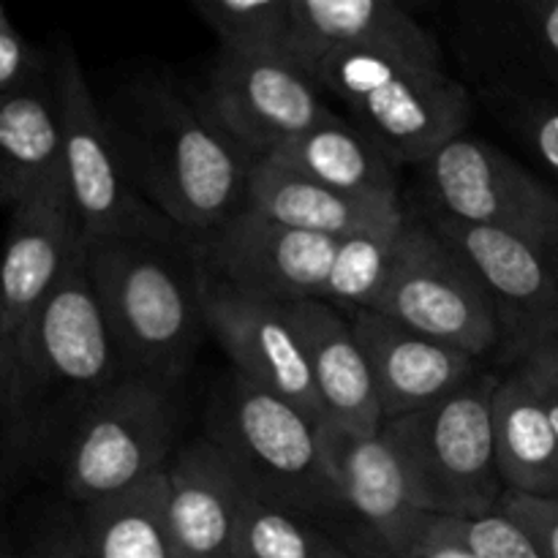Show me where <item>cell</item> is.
Segmentation results:
<instances>
[{
    "label": "cell",
    "mask_w": 558,
    "mask_h": 558,
    "mask_svg": "<svg viewBox=\"0 0 558 558\" xmlns=\"http://www.w3.org/2000/svg\"><path fill=\"white\" fill-rule=\"evenodd\" d=\"M101 109L134 189L191 243L245 210L251 167L172 82L142 74Z\"/></svg>",
    "instance_id": "cell-1"
},
{
    "label": "cell",
    "mask_w": 558,
    "mask_h": 558,
    "mask_svg": "<svg viewBox=\"0 0 558 558\" xmlns=\"http://www.w3.org/2000/svg\"><path fill=\"white\" fill-rule=\"evenodd\" d=\"M16 381L0 425V477L36 472L60 430L129 376L98 305L87 248L16 332Z\"/></svg>",
    "instance_id": "cell-2"
},
{
    "label": "cell",
    "mask_w": 558,
    "mask_h": 558,
    "mask_svg": "<svg viewBox=\"0 0 558 558\" xmlns=\"http://www.w3.org/2000/svg\"><path fill=\"white\" fill-rule=\"evenodd\" d=\"M87 270L125 374L183 387L207 336L196 245L183 234L93 240Z\"/></svg>",
    "instance_id": "cell-3"
},
{
    "label": "cell",
    "mask_w": 558,
    "mask_h": 558,
    "mask_svg": "<svg viewBox=\"0 0 558 558\" xmlns=\"http://www.w3.org/2000/svg\"><path fill=\"white\" fill-rule=\"evenodd\" d=\"M319 425L294 403L229 371L207 392L202 439L221 452L248 494L341 543L343 510Z\"/></svg>",
    "instance_id": "cell-4"
},
{
    "label": "cell",
    "mask_w": 558,
    "mask_h": 558,
    "mask_svg": "<svg viewBox=\"0 0 558 558\" xmlns=\"http://www.w3.org/2000/svg\"><path fill=\"white\" fill-rule=\"evenodd\" d=\"M180 420V387L123 376L60 430L36 474H52L74 507L118 499L167 472Z\"/></svg>",
    "instance_id": "cell-5"
},
{
    "label": "cell",
    "mask_w": 558,
    "mask_h": 558,
    "mask_svg": "<svg viewBox=\"0 0 558 558\" xmlns=\"http://www.w3.org/2000/svg\"><path fill=\"white\" fill-rule=\"evenodd\" d=\"M322 93L336 96L398 169L420 167L466 134L472 96L441 60L390 49H349L311 71Z\"/></svg>",
    "instance_id": "cell-6"
},
{
    "label": "cell",
    "mask_w": 558,
    "mask_h": 558,
    "mask_svg": "<svg viewBox=\"0 0 558 558\" xmlns=\"http://www.w3.org/2000/svg\"><path fill=\"white\" fill-rule=\"evenodd\" d=\"M499 376L496 368L483 371L441 401L381 425L425 515L474 518L499 507L505 496L494 447Z\"/></svg>",
    "instance_id": "cell-7"
},
{
    "label": "cell",
    "mask_w": 558,
    "mask_h": 558,
    "mask_svg": "<svg viewBox=\"0 0 558 558\" xmlns=\"http://www.w3.org/2000/svg\"><path fill=\"white\" fill-rule=\"evenodd\" d=\"M63 174L87 243L180 234L140 196L125 174L104 109L69 41L54 49Z\"/></svg>",
    "instance_id": "cell-8"
},
{
    "label": "cell",
    "mask_w": 558,
    "mask_h": 558,
    "mask_svg": "<svg viewBox=\"0 0 558 558\" xmlns=\"http://www.w3.org/2000/svg\"><path fill=\"white\" fill-rule=\"evenodd\" d=\"M196 107L251 169L332 112L314 76L287 54L221 49Z\"/></svg>",
    "instance_id": "cell-9"
},
{
    "label": "cell",
    "mask_w": 558,
    "mask_h": 558,
    "mask_svg": "<svg viewBox=\"0 0 558 558\" xmlns=\"http://www.w3.org/2000/svg\"><path fill=\"white\" fill-rule=\"evenodd\" d=\"M371 311L463 349L488 365L496 354L507 357L499 314L425 218H409L390 281Z\"/></svg>",
    "instance_id": "cell-10"
},
{
    "label": "cell",
    "mask_w": 558,
    "mask_h": 558,
    "mask_svg": "<svg viewBox=\"0 0 558 558\" xmlns=\"http://www.w3.org/2000/svg\"><path fill=\"white\" fill-rule=\"evenodd\" d=\"M420 172L436 216L505 229L543 248L558 238V191L490 142L461 134Z\"/></svg>",
    "instance_id": "cell-11"
},
{
    "label": "cell",
    "mask_w": 558,
    "mask_h": 558,
    "mask_svg": "<svg viewBox=\"0 0 558 558\" xmlns=\"http://www.w3.org/2000/svg\"><path fill=\"white\" fill-rule=\"evenodd\" d=\"M319 434L343 510L341 545L354 558H398L428 515L414 501L396 447L381 430L357 434L327 420Z\"/></svg>",
    "instance_id": "cell-12"
},
{
    "label": "cell",
    "mask_w": 558,
    "mask_h": 558,
    "mask_svg": "<svg viewBox=\"0 0 558 558\" xmlns=\"http://www.w3.org/2000/svg\"><path fill=\"white\" fill-rule=\"evenodd\" d=\"M425 223L472 272L499 314L510 363L554 336L558 330V283L543 245L505 229L474 227L436 213H428Z\"/></svg>",
    "instance_id": "cell-13"
},
{
    "label": "cell",
    "mask_w": 558,
    "mask_h": 558,
    "mask_svg": "<svg viewBox=\"0 0 558 558\" xmlns=\"http://www.w3.org/2000/svg\"><path fill=\"white\" fill-rule=\"evenodd\" d=\"M202 308L207 336L216 338L232 371L322 423L308 357L289 303L240 292L202 267Z\"/></svg>",
    "instance_id": "cell-14"
},
{
    "label": "cell",
    "mask_w": 558,
    "mask_h": 558,
    "mask_svg": "<svg viewBox=\"0 0 558 558\" xmlns=\"http://www.w3.org/2000/svg\"><path fill=\"white\" fill-rule=\"evenodd\" d=\"M194 245L207 272L276 303L322 298L336 254L332 238L298 232L248 207Z\"/></svg>",
    "instance_id": "cell-15"
},
{
    "label": "cell",
    "mask_w": 558,
    "mask_h": 558,
    "mask_svg": "<svg viewBox=\"0 0 558 558\" xmlns=\"http://www.w3.org/2000/svg\"><path fill=\"white\" fill-rule=\"evenodd\" d=\"M85 248V232L60 169L11 210L0 254V325L11 336L41 308Z\"/></svg>",
    "instance_id": "cell-16"
},
{
    "label": "cell",
    "mask_w": 558,
    "mask_h": 558,
    "mask_svg": "<svg viewBox=\"0 0 558 558\" xmlns=\"http://www.w3.org/2000/svg\"><path fill=\"white\" fill-rule=\"evenodd\" d=\"M347 316L374 368L385 423L420 412L494 368L463 349L423 336L376 311H349Z\"/></svg>",
    "instance_id": "cell-17"
},
{
    "label": "cell",
    "mask_w": 558,
    "mask_h": 558,
    "mask_svg": "<svg viewBox=\"0 0 558 558\" xmlns=\"http://www.w3.org/2000/svg\"><path fill=\"white\" fill-rule=\"evenodd\" d=\"M169 532L174 558H234L245 485L207 439L183 445L169 463Z\"/></svg>",
    "instance_id": "cell-18"
},
{
    "label": "cell",
    "mask_w": 558,
    "mask_h": 558,
    "mask_svg": "<svg viewBox=\"0 0 558 558\" xmlns=\"http://www.w3.org/2000/svg\"><path fill=\"white\" fill-rule=\"evenodd\" d=\"M349 49L439 60L434 36L396 0H289L287 54L305 74Z\"/></svg>",
    "instance_id": "cell-19"
},
{
    "label": "cell",
    "mask_w": 558,
    "mask_h": 558,
    "mask_svg": "<svg viewBox=\"0 0 558 558\" xmlns=\"http://www.w3.org/2000/svg\"><path fill=\"white\" fill-rule=\"evenodd\" d=\"M289 311L303 338L322 420L357 434L381 430L374 368L349 316L319 298L289 303Z\"/></svg>",
    "instance_id": "cell-20"
},
{
    "label": "cell",
    "mask_w": 558,
    "mask_h": 558,
    "mask_svg": "<svg viewBox=\"0 0 558 558\" xmlns=\"http://www.w3.org/2000/svg\"><path fill=\"white\" fill-rule=\"evenodd\" d=\"M245 207L298 232L341 240L365 229L401 223L409 216L401 196H352L332 191L278 161L256 163L248 178Z\"/></svg>",
    "instance_id": "cell-21"
},
{
    "label": "cell",
    "mask_w": 558,
    "mask_h": 558,
    "mask_svg": "<svg viewBox=\"0 0 558 558\" xmlns=\"http://www.w3.org/2000/svg\"><path fill=\"white\" fill-rule=\"evenodd\" d=\"M63 169L54 65L0 96V207L20 202Z\"/></svg>",
    "instance_id": "cell-22"
},
{
    "label": "cell",
    "mask_w": 558,
    "mask_h": 558,
    "mask_svg": "<svg viewBox=\"0 0 558 558\" xmlns=\"http://www.w3.org/2000/svg\"><path fill=\"white\" fill-rule=\"evenodd\" d=\"M496 469L505 490L558 496V441L521 363L507 365L494 392Z\"/></svg>",
    "instance_id": "cell-23"
},
{
    "label": "cell",
    "mask_w": 558,
    "mask_h": 558,
    "mask_svg": "<svg viewBox=\"0 0 558 558\" xmlns=\"http://www.w3.org/2000/svg\"><path fill=\"white\" fill-rule=\"evenodd\" d=\"M270 161L352 196H398V167L360 125L330 112L294 136Z\"/></svg>",
    "instance_id": "cell-24"
},
{
    "label": "cell",
    "mask_w": 558,
    "mask_h": 558,
    "mask_svg": "<svg viewBox=\"0 0 558 558\" xmlns=\"http://www.w3.org/2000/svg\"><path fill=\"white\" fill-rule=\"evenodd\" d=\"M74 510L90 558H174L167 472L118 499Z\"/></svg>",
    "instance_id": "cell-25"
},
{
    "label": "cell",
    "mask_w": 558,
    "mask_h": 558,
    "mask_svg": "<svg viewBox=\"0 0 558 558\" xmlns=\"http://www.w3.org/2000/svg\"><path fill=\"white\" fill-rule=\"evenodd\" d=\"M409 218L412 216L392 227L365 229L336 240V254L319 300L336 305L343 314L374 308L392 276Z\"/></svg>",
    "instance_id": "cell-26"
},
{
    "label": "cell",
    "mask_w": 558,
    "mask_h": 558,
    "mask_svg": "<svg viewBox=\"0 0 558 558\" xmlns=\"http://www.w3.org/2000/svg\"><path fill=\"white\" fill-rule=\"evenodd\" d=\"M248 490V488H245ZM234 558H354L341 543L314 523L245 496Z\"/></svg>",
    "instance_id": "cell-27"
},
{
    "label": "cell",
    "mask_w": 558,
    "mask_h": 558,
    "mask_svg": "<svg viewBox=\"0 0 558 558\" xmlns=\"http://www.w3.org/2000/svg\"><path fill=\"white\" fill-rule=\"evenodd\" d=\"M194 11L227 52L283 54L289 0H196Z\"/></svg>",
    "instance_id": "cell-28"
},
{
    "label": "cell",
    "mask_w": 558,
    "mask_h": 558,
    "mask_svg": "<svg viewBox=\"0 0 558 558\" xmlns=\"http://www.w3.org/2000/svg\"><path fill=\"white\" fill-rule=\"evenodd\" d=\"M458 534L477 558H543L537 545L510 515L496 507L474 518H452Z\"/></svg>",
    "instance_id": "cell-29"
},
{
    "label": "cell",
    "mask_w": 558,
    "mask_h": 558,
    "mask_svg": "<svg viewBox=\"0 0 558 558\" xmlns=\"http://www.w3.org/2000/svg\"><path fill=\"white\" fill-rule=\"evenodd\" d=\"M510 123L537 161L558 178V98L523 96L510 104Z\"/></svg>",
    "instance_id": "cell-30"
},
{
    "label": "cell",
    "mask_w": 558,
    "mask_h": 558,
    "mask_svg": "<svg viewBox=\"0 0 558 558\" xmlns=\"http://www.w3.org/2000/svg\"><path fill=\"white\" fill-rule=\"evenodd\" d=\"M499 510L532 537L543 558H558V496H526L505 490Z\"/></svg>",
    "instance_id": "cell-31"
},
{
    "label": "cell",
    "mask_w": 558,
    "mask_h": 558,
    "mask_svg": "<svg viewBox=\"0 0 558 558\" xmlns=\"http://www.w3.org/2000/svg\"><path fill=\"white\" fill-rule=\"evenodd\" d=\"M16 558H90L74 505L52 510V515L44 518L25 548L16 550Z\"/></svg>",
    "instance_id": "cell-32"
},
{
    "label": "cell",
    "mask_w": 558,
    "mask_h": 558,
    "mask_svg": "<svg viewBox=\"0 0 558 558\" xmlns=\"http://www.w3.org/2000/svg\"><path fill=\"white\" fill-rule=\"evenodd\" d=\"M52 65V58L38 52L14 25L0 27V96L36 80Z\"/></svg>",
    "instance_id": "cell-33"
},
{
    "label": "cell",
    "mask_w": 558,
    "mask_h": 558,
    "mask_svg": "<svg viewBox=\"0 0 558 558\" xmlns=\"http://www.w3.org/2000/svg\"><path fill=\"white\" fill-rule=\"evenodd\" d=\"M521 14L532 52L558 80V0H529L521 5Z\"/></svg>",
    "instance_id": "cell-34"
},
{
    "label": "cell",
    "mask_w": 558,
    "mask_h": 558,
    "mask_svg": "<svg viewBox=\"0 0 558 558\" xmlns=\"http://www.w3.org/2000/svg\"><path fill=\"white\" fill-rule=\"evenodd\" d=\"M398 558H477L466 548V543L458 534L456 521L441 515H428L423 532L414 537Z\"/></svg>",
    "instance_id": "cell-35"
},
{
    "label": "cell",
    "mask_w": 558,
    "mask_h": 558,
    "mask_svg": "<svg viewBox=\"0 0 558 558\" xmlns=\"http://www.w3.org/2000/svg\"><path fill=\"white\" fill-rule=\"evenodd\" d=\"M512 363H521L529 379H532L534 390H537L539 401H543L545 412H548V420L554 425L558 441V354L550 347H545V343H539V347L526 349Z\"/></svg>",
    "instance_id": "cell-36"
},
{
    "label": "cell",
    "mask_w": 558,
    "mask_h": 558,
    "mask_svg": "<svg viewBox=\"0 0 558 558\" xmlns=\"http://www.w3.org/2000/svg\"><path fill=\"white\" fill-rule=\"evenodd\" d=\"M16 381V338L0 325V425L11 409Z\"/></svg>",
    "instance_id": "cell-37"
},
{
    "label": "cell",
    "mask_w": 558,
    "mask_h": 558,
    "mask_svg": "<svg viewBox=\"0 0 558 558\" xmlns=\"http://www.w3.org/2000/svg\"><path fill=\"white\" fill-rule=\"evenodd\" d=\"M545 254H548V262H550V267H554V276H556V283H558V238L548 245V248H545Z\"/></svg>",
    "instance_id": "cell-38"
},
{
    "label": "cell",
    "mask_w": 558,
    "mask_h": 558,
    "mask_svg": "<svg viewBox=\"0 0 558 558\" xmlns=\"http://www.w3.org/2000/svg\"><path fill=\"white\" fill-rule=\"evenodd\" d=\"M0 558H16L14 545H11L5 537H0Z\"/></svg>",
    "instance_id": "cell-39"
},
{
    "label": "cell",
    "mask_w": 558,
    "mask_h": 558,
    "mask_svg": "<svg viewBox=\"0 0 558 558\" xmlns=\"http://www.w3.org/2000/svg\"><path fill=\"white\" fill-rule=\"evenodd\" d=\"M545 347H550V349H554V352L558 354V330L554 332V336L548 338V341H545Z\"/></svg>",
    "instance_id": "cell-40"
},
{
    "label": "cell",
    "mask_w": 558,
    "mask_h": 558,
    "mask_svg": "<svg viewBox=\"0 0 558 558\" xmlns=\"http://www.w3.org/2000/svg\"><path fill=\"white\" fill-rule=\"evenodd\" d=\"M5 494H9V488H5V483H3V477H0V505H3V499H5ZM0 537H3V534H0Z\"/></svg>",
    "instance_id": "cell-41"
},
{
    "label": "cell",
    "mask_w": 558,
    "mask_h": 558,
    "mask_svg": "<svg viewBox=\"0 0 558 558\" xmlns=\"http://www.w3.org/2000/svg\"><path fill=\"white\" fill-rule=\"evenodd\" d=\"M3 25H9V16H5L3 5H0V27H3Z\"/></svg>",
    "instance_id": "cell-42"
}]
</instances>
